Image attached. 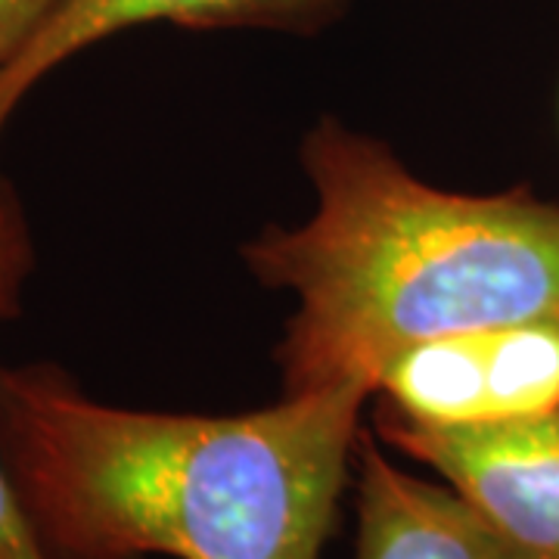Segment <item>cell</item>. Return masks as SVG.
I'll return each instance as SVG.
<instances>
[{
	"label": "cell",
	"mask_w": 559,
	"mask_h": 559,
	"mask_svg": "<svg viewBox=\"0 0 559 559\" xmlns=\"http://www.w3.org/2000/svg\"><path fill=\"white\" fill-rule=\"evenodd\" d=\"M377 432L479 513L495 557L559 559V414L491 426H419L377 411Z\"/></svg>",
	"instance_id": "3957f363"
},
{
	"label": "cell",
	"mask_w": 559,
	"mask_h": 559,
	"mask_svg": "<svg viewBox=\"0 0 559 559\" xmlns=\"http://www.w3.org/2000/svg\"><path fill=\"white\" fill-rule=\"evenodd\" d=\"M355 559H498L481 516L448 481L407 473L360 432Z\"/></svg>",
	"instance_id": "8992f818"
},
{
	"label": "cell",
	"mask_w": 559,
	"mask_h": 559,
	"mask_svg": "<svg viewBox=\"0 0 559 559\" xmlns=\"http://www.w3.org/2000/svg\"><path fill=\"white\" fill-rule=\"evenodd\" d=\"M35 267V246L20 197L0 178V320L16 318L22 286ZM0 559H47L22 513L16 491L0 463Z\"/></svg>",
	"instance_id": "52a82bcc"
},
{
	"label": "cell",
	"mask_w": 559,
	"mask_h": 559,
	"mask_svg": "<svg viewBox=\"0 0 559 559\" xmlns=\"http://www.w3.org/2000/svg\"><path fill=\"white\" fill-rule=\"evenodd\" d=\"M311 215L242 246L249 274L289 293L283 392L364 389L423 342L559 314V202L454 193L345 121L301 140Z\"/></svg>",
	"instance_id": "7a4b0ae2"
},
{
	"label": "cell",
	"mask_w": 559,
	"mask_h": 559,
	"mask_svg": "<svg viewBox=\"0 0 559 559\" xmlns=\"http://www.w3.org/2000/svg\"><path fill=\"white\" fill-rule=\"evenodd\" d=\"M66 0H0V69L38 35Z\"/></svg>",
	"instance_id": "ba28073f"
},
{
	"label": "cell",
	"mask_w": 559,
	"mask_h": 559,
	"mask_svg": "<svg viewBox=\"0 0 559 559\" xmlns=\"http://www.w3.org/2000/svg\"><path fill=\"white\" fill-rule=\"evenodd\" d=\"M352 0H66L53 20L0 69V134L28 91L57 66L100 40L138 25H178L197 32L259 28L318 35L340 20Z\"/></svg>",
	"instance_id": "5b68a950"
},
{
	"label": "cell",
	"mask_w": 559,
	"mask_h": 559,
	"mask_svg": "<svg viewBox=\"0 0 559 559\" xmlns=\"http://www.w3.org/2000/svg\"><path fill=\"white\" fill-rule=\"evenodd\" d=\"M367 401L165 414L91 399L57 364L0 367V463L47 559H320Z\"/></svg>",
	"instance_id": "6da1fadb"
},
{
	"label": "cell",
	"mask_w": 559,
	"mask_h": 559,
	"mask_svg": "<svg viewBox=\"0 0 559 559\" xmlns=\"http://www.w3.org/2000/svg\"><path fill=\"white\" fill-rule=\"evenodd\" d=\"M380 411L419 426H491L559 414V314L423 342L377 385Z\"/></svg>",
	"instance_id": "277c9868"
}]
</instances>
